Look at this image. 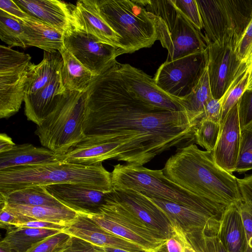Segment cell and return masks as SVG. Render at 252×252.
I'll use <instances>...</instances> for the list:
<instances>
[{
	"label": "cell",
	"instance_id": "9",
	"mask_svg": "<svg viewBox=\"0 0 252 252\" xmlns=\"http://www.w3.org/2000/svg\"><path fill=\"white\" fill-rule=\"evenodd\" d=\"M31 57L0 46V118L8 119L18 112L24 101L31 75Z\"/></svg>",
	"mask_w": 252,
	"mask_h": 252
},
{
	"label": "cell",
	"instance_id": "3",
	"mask_svg": "<svg viewBox=\"0 0 252 252\" xmlns=\"http://www.w3.org/2000/svg\"><path fill=\"white\" fill-rule=\"evenodd\" d=\"M74 184L104 192L113 191L111 173L102 163L83 165L62 161L0 170V196L35 186Z\"/></svg>",
	"mask_w": 252,
	"mask_h": 252
},
{
	"label": "cell",
	"instance_id": "46",
	"mask_svg": "<svg viewBox=\"0 0 252 252\" xmlns=\"http://www.w3.org/2000/svg\"><path fill=\"white\" fill-rule=\"evenodd\" d=\"M0 9L20 20H24L31 18L11 0H0Z\"/></svg>",
	"mask_w": 252,
	"mask_h": 252
},
{
	"label": "cell",
	"instance_id": "16",
	"mask_svg": "<svg viewBox=\"0 0 252 252\" xmlns=\"http://www.w3.org/2000/svg\"><path fill=\"white\" fill-rule=\"evenodd\" d=\"M241 139L238 102L228 112L220 123V130L212 151L216 163L226 171L235 172Z\"/></svg>",
	"mask_w": 252,
	"mask_h": 252
},
{
	"label": "cell",
	"instance_id": "37",
	"mask_svg": "<svg viewBox=\"0 0 252 252\" xmlns=\"http://www.w3.org/2000/svg\"><path fill=\"white\" fill-rule=\"evenodd\" d=\"M252 170V128L241 131L239 156L235 172L244 173Z\"/></svg>",
	"mask_w": 252,
	"mask_h": 252
},
{
	"label": "cell",
	"instance_id": "32",
	"mask_svg": "<svg viewBox=\"0 0 252 252\" xmlns=\"http://www.w3.org/2000/svg\"><path fill=\"white\" fill-rule=\"evenodd\" d=\"M212 97L207 67L192 92L181 99L186 111L196 125L204 112L206 104Z\"/></svg>",
	"mask_w": 252,
	"mask_h": 252
},
{
	"label": "cell",
	"instance_id": "49",
	"mask_svg": "<svg viewBox=\"0 0 252 252\" xmlns=\"http://www.w3.org/2000/svg\"><path fill=\"white\" fill-rule=\"evenodd\" d=\"M16 144L12 139L6 134L2 133L0 134V154L11 150Z\"/></svg>",
	"mask_w": 252,
	"mask_h": 252
},
{
	"label": "cell",
	"instance_id": "1",
	"mask_svg": "<svg viewBox=\"0 0 252 252\" xmlns=\"http://www.w3.org/2000/svg\"><path fill=\"white\" fill-rule=\"evenodd\" d=\"M117 63L94 77L86 90L82 141L115 144L117 160L137 165L195 142L196 124L188 113L143 100L127 88Z\"/></svg>",
	"mask_w": 252,
	"mask_h": 252
},
{
	"label": "cell",
	"instance_id": "8",
	"mask_svg": "<svg viewBox=\"0 0 252 252\" xmlns=\"http://www.w3.org/2000/svg\"><path fill=\"white\" fill-rule=\"evenodd\" d=\"M89 216L103 229L133 242L147 252H156L167 240L123 205L116 198L114 190L107 196L100 213Z\"/></svg>",
	"mask_w": 252,
	"mask_h": 252
},
{
	"label": "cell",
	"instance_id": "41",
	"mask_svg": "<svg viewBox=\"0 0 252 252\" xmlns=\"http://www.w3.org/2000/svg\"><path fill=\"white\" fill-rule=\"evenodd\" d=\"M239 59L244 63L252 62V18L235 47Z\"/></svg>",
	"mask_w": 252,
	"mask_h": 252
},
{
	"label": "cell",
	"instance_id": "14",
	"mask_svg": "<svg viewBox=\"0 0 252 252\" xmlns=\"http://www.w3.org/2000/svg\"><path fill=\"white\" fill-rule=\"evenodd\" d=\"M158 40L168 51L166 62L203 52L207 47L205 36L179 10L173 27Z\"/></svg>",
	"mask_w": 252,
	"mask_h": 252
},
{
	"label": "cell",
	"instance_id": "54",
	"mask_svg": "<svg viewBox=\"0 0 252 252\" xmlns=\"http://www.w3.org/2000/svg\"><path fill=\"white\" fill-rule=\"evenodd\" d=\"M0 252H10L8 250L0 247Z\"/></svg>",
	"mask_w": 252,
	"mask_h": 252
},
{
	"label": "cell",
	"instance_id": "36",
	"mask_svg": "<svg viewBox=\"0 0 252 252\" xmlns=\"http://www.w3.org/2000/svg\"><path fill=\"white\" fill-rule=\"evenodd\" d=\"M185 234L196 252H227L218 235L205 233Z\"/></svg>",
	"mask_w": 252,
	"mask_h": 252
},
{
	"label": "cell",
	"instance_id": "47",
	"mask_svg": "<svg viewBox=\"0 0 252 252\" xmlns=\"http://www.w3.org/2000/svg\"><path fill=\"white\" fill-rule=\"evenodd\" d=\"M66 226L60 225L52 222L33 220L29 222L18 223L14 225L16 228H33L40 229H51L63 230Z\"/></svg>",
	"mask_w": 252,
	"mask_h": 252
},
{
	"label": "cell",
	"instance_id": "26",
	"mask_svg": "<svg viewBox=\"0 0 252 252\" xmlns=\"http://www.w3.org/2000/svg\"><path fill=\"white\" fill-rule=\"evenodd\" d=\"M118 146L110 143L80 142L63 154L64 162L93 165L103 161L117 159Z\"/></svg>",
	"mask_w": 252,
	"mask_h": 252
},
{
	"label": "cell",
	"instance_id": "28",
	"mask_svg": "<svg viewBox=\"0 0 252 252\" xmlns=\"http://www.w3.org/2000/svg\"><path fill=\"white\" fill-rule=\"evenodd\" d=\"M63 62L60 69L61 94L86 91L95 77L65 47L60 52Z\"/></svg>",
	"mask_w": 252,
	"mask_h": 252
},
{
	"label": "cell",
	"instance_id": "20",
	"mask_svg": "<svg viewBox=\"0 0 252 252\" xmlns=\"http://www.w3.org/2000/svg\"><path fill=\"white\" fill-rule=\"evenodd\" d=\"M118 200L150 228L167 239L173 236L171 223L162 211L140 193L129 189L114 190Z\"/></svg>",
	"mask_w": 252,
	"mask_h": 252
},
{
	"label": "cell",
	"instance_id": "39",
	"mask_svg": "<svg viewBox=\"0 0 252 252\" xmlns=\"http://www.w3.org/2000/svg\"><path fill=\"white\" fill-rule=\"evenodd\" d=\"M177 8L198 31L203 29L202 23L196 0H173Z\"/></svg>",
	"mask_w": 252,
	"mask_h": 252
},
{
	"label": "cell",
	"instance_id": "17",
	"mask_svg": "<svg viewBox=\"0 0 252 252\" xmlns=\"http://www.w3.org/2000/svg\"><path fill=\"white\" fill-rule=\"evenodd\" d=\"M62 231L102 247L118 248L130 252H147L133 242L103 229L89 215L84 214L78 213Z\"/></svg>",
	"mask_w": 252,
	"mask_h": 252
},
{
	"label": "cell",
	"instance_id": "43",
	"mask_svg": "<svg viewBox=\"0 0 252 252\" xmlns=\"http://www.w3.org/2000/svg\"><path fill=\"white\" fill-rule=\"evenodd\" d=\"M62 252H105L103 247L94 245L80 238L71 236Z\"/></svg>",
	"mask_w": 252,
	"mask_h": 252
},
{
	"label": "cell",
	"instance_id": "50",
	"mask_svg": "<svg viewBox=\"0 0 252 252\" xmlns=\"http://www.w3.org/2000/svg\"><path fill=\"white\" fill-rule=\"evenodd\" d=\"M168 252H183L184 247L182 243L174 236L168 239L165 243Z\"/></svg>",
	"mask_w": 252,
	"mask_h": 252
},
{
	"label": "cell",
	"instance_id": "48",
	"mask_svg": "<svg viewBox=\"0 0 252 252\" xmlns=\"http://www.w3.org/2000/svg\"><path fill=\"white\" fill-rule=\"evenodd\" d=\"M19 223L18 219L6 210L0 209V226L1 228H4L7 231L14 228V225Z\"/></svg>",
	"mask_w": 252,
	"mask_h": 252
},
{
	"label": "cell",
	"instance_id": "35",
	"mask_svg": "<svg viewBox=\"0 0 252 252\" xmlns=\"http://www.w3.org/2000/svg\"><path fill=\"white\" fill-rule=\"evenodd\" d=\"M220 130V124L202 120L194 127L195 142L206 151L212 152L218 141Z\"/></svg>",
	"mask_w": 252,
	"mask_h": 252
},
{
	"label": "cell",
	"instance_id": "22",
	"mask_svg": "<svg viewBox=\"0 0 252 252\" xmlns=\"http://www.w3.org/2000/svg\"><path fill=\"white\" fill-rule=\"evenodd\" d=\"M61 91L60 69L42 89L33 94H25V114L27 120L37 126L41 125L55 109L62 94Z\"/></svg>",
	"mask_w": 252,
	"mask_h": 252
},
{
	"label": "cell",
	"instance_id": "40",
	"mask_svg": "<svg viewBox=\"0 0 252 252\" xmlns=\"http://www.w3.org/2000/svg\"><path fill=\"white\" fill-rule=\"evenodd\" d=\"M238 105L241 131L252 128V90L245 91Z\"/></svg>",
	"mask_w": 252,
	"mask_h": 252
},
{
	"label": "cell",
	"instance_id": "11",
	"mask_svg": "<svg viewBox=\"0 0 252 252\" xmlns=\"http://www.w3.org/2000/svg\"><path fill=\"white\" fill-rule=\"evenodd\" d=\"M63 40L65 48L94 76L113 66L120 55L117 47L72 26L64 33Z\"/></svg>",
	"mask_w": 252,
	"mask_h": 252
},
{
	"label": "cell",
	"instance_id": "38",
	"mask_svg": "<svg viewBox=\"0 0 252 252\" xmlns=\"http://www.w3.org/2000/svg\"><path fill=\"white\" fill-rule=\"evenodd\" d=\"M71 236L63 231L38 242L27 252H62Z\"/></svg>",
	"mask_w": 252,
	"mask_h": 252
},
{
	"label": "cell",
	"instance_id": "29",
	"mask_svg": "<svg viewBox=\"0 0 252 252\" xmlns=\"http://www.w3.org/2000/svg\"><path fill=\"white\" fill-rule=\"evenodd\" d=\"M62 230L33 228H16L7 231L0 247L10 252H27L38 242Z\"/></svg>",
	"mask_w": 252,
	"mask_h": 252
},
{
	"label": "cell",
	"instance_id": "2",
	"mask_svg": "<svg viewBox=\"0 0 252 252\" xmlns=\"http://www.w3.org/2000/svg\"><path fill=\"white\" fill-rule=\"evenodd\" d=\"M162 170L176 184L213 202L228 206L242 200L237 178L216 163L212 151L194 143L177 148Z\"/></svg>",
	"mask_w": 252,
	"mask_h": 252
},
{
	"label": "cell",
	"instance_id": "53",
	"mask_svg": "<svg viewBox=\"0 0 252 252\" xmlns=\"http://www.w3.org/2000/svg\"><path fill=\"white\" fill-rule=\"evenodd\" d=\"M156 252H168L165 246V243L162 246H161L159 249H158L156 251Z\"/></svg>",
	"mask_w": 252,
	"mask_h": 252
},
{
	"label": "cell",
	"instance_id": "27",
	"mask_svg": "<svg viewBox=\"0 0 252 252\" xmlns=\"http://www.w3.org/2000/svg\"><path fill=\"white\" fill-rule=\"evenodd\" d=\"M0 209H4L11 214H18L43 221L66 226L78 215V213L66 207H54L43 206H30L8 203L0 201Z\"/></svg>",
	"mask_w": 252,
	"mask_h": 252
},
{
	"label": "cell",
	"instance_id": "12",
	"mask_svg": "<svg viewBox=\"0 0 252 252\" xmlns=\"http://www.w3.org/2000/svg\"><path fill=\"white\" fill-rule=\"evenodd\" d=\"M207 70L213 97L221 98L244 62L235 52V46L206 42Z\"/></svg>",
	"mask_w": 252,
	"mask_h": 252
},
{
	"label": "cell",
	"instance_id": "51",
	"mask_svg": "<svg viewBox=\"0 0 252 252\" xmlns=\"http://www.w3.org/2000/svg\"><path fill=\"white\" fill-rule=\"evenodd\" d=\"M252 90V62L249 66V73L248 80V84L246 91H250Z\"/></svg>",
	"mask_w": 252,
	"mask_h": 252
},
{
	"label": "cell",
	"instance_id": "13",
	"mask_svg": "<svg viewBox=\"0 0 252 252\" xmlns=\"http://www.w3.org/2000/svg\"><path fill=\"white\" fill-rule=\"evenodd\" d=\"M120 75L127 88L146 102L158 108L174 111L187 112L181 99L160 89L153 78L129 64L117 63Z\"/></svg>",
	"mask_w": 252,
	"mask_h": 252
},
{
	"label": "cell",
	"instance_id": "25",
	"mask_svg": "<svg viewBox=\"0 0 252 252\" xmlns=\"http://www.w3.org/2000/svg\"><path fill=\"white\" fill-rule=\"evenodd\" d=\"M21 22L27 46H35L50 53H60L65 48L64 33L32 17Z\"/></svg>",
	"mask_w": 252,
	"mask_h": 252
},
{
	"label": "cell",
	"instance_id": "34",
	"mask_svg": "<svg viewBox=\"0 0 252 252\" xmlns=\"http://www.w3.org/2000/svg\"><path fill=\"white\" fill-rule=\"evenodd\" d=\"M0 38L10 47H27L21 20L0 10Z\"/></svg>",
	"mask_w": 252,
	"mask_h": 252
},
{
	"label": "cell",
	"instance_id": "30",
	"mask_svg": "<svg viewBox=\"0 0 252 252\" xmlns=\"http://www.w3.org/2000/svg\"><path fill=\"white\" fill-rule=\"evenodd\" d=\"M63 59L60 52L44 51L42 61L38 64L31 63V75L26 94L37 93L44 88L60 70Z\"/></svg>",
	"mask_w": 252,
	"mask_h": 252
},
{
	"label": "cell",
	"instance_id": "55",
	"mask_svg": "<svg viewBox=\"0 0 252 252\" xmlns=\"http://www.w3.org/2000/svg\"></svg>",
	"mask_w": 252,
	"mask_h": 252
},
{
	"label": "cell",
	"instance_id": "15",
	"mask_svg": "<svg viewBox=\"0 0 252 252\" xmlns=\"http://www.w3.org/2000/svg\"><path fill=\"white\" fill-rule=\"evenodd\" d=\"M146 197L162 211L171 225L179 226L185 233H205L208 235H218L221 217L168 201Z\"/></svg>",
	"mask_w": 252,
	"mask_h": 252
},
{
	"label": "cell",
	"instance_id": "33",
	"mask_svg": "<svg viewBox=\"0 0 252 252\" xmlns=\"http://www.w3.org/2000/svg\"><path fill=\"white\" fill-rule=\"evenodd\" d=\"M250 64L247 63L243 64L232 83L221 97L220 123L246 90Z\"/></svg>",
	"mask_w": 252,
	"mask_h": 252
},
{
	"label": "cell",
	"instance_id": "42",
	"mask_svg": "<svg viewBox=\"0 0 252 252\" xmlns=\"http://www.w3.org/2000/svg\"><path fill=\"white\" fill-rule=\"evenodd\" d=\"M239 208L246 235V252H252V209L242 200L239 202Z\"/></svg>",
	"mask_w": 252,
	"mask_h": 252
},
{
	"label": "cell",
	"instance_id": "21",
	"mask_svg": "<svg viewBox=\"0 0 252 252\" xmlns=\"http://www.w3.org/2000/svg\"><path fill=\"white\" fill-rule=\"evenodd\" d=\"M14 2L30 17L64 33L72 26L69 4L57 0H18Z\"/></svg>",
	"mask_w": 252,
	"mask_h": 252
},
{
	"label": "cell",
	"instance_id": "7",
	"mask_svg": "<svg viewBox=\"0 0 252 252\" xmlns=\"http://www.w3.org/2000/svg\"><path fill=\"white\" fill-rule=\"evenodd\" d=\"M206 42L234 46L252 18V0H196Z\"/></svg>",
	"mask_w": 252,
	"mask_h": 252
},
{
	"label": "cell",
	"instance_id": "5",
	"mask_svg": "<svg viewBox=\"0 0 252 252\" xmlns=\"http://www.w3.org/2000/svg\"><path fill=\"white\" fill-rule=\"evenodd\" d=\"M99 13L120 38V54L150 47L158 40L156 24L140 0H95Z\"/></svg>",
	"mask_w": 252,
	"mask_h": 252
},
{
	"label": "cell",
	"instance_id": "4",
	"mask_svg": "<svg viewBox=\"0 0 252 252\" xmlns=\"http://www.w3.org/2000/svg\"><path fill=\"white\" fill-rule=\"evenodd\" d=\"M113 190L129 189L151 198L168 201L210 215L221 217L225 206L192 193L168 179L161 170L131 164L114 166Z\"/></svg>",
	"mask_w": 252,
	"mask_h": 252
},
{
	"label": "cell",
	"instance_id": "19",
	"mask_svg": "<svg viewBox=\"0 0 252 252\" xmlns=\"http://www.w3.org/2000/svg\"><path fill=\"white\" fill-rule=\"evenodd\" d=\"M69 8L73 28L117 47L120 54V38L101 17L95 0H79Z\"/></svg>",
	"mask_w": 252,
	"mask_h": 252
},
{
	"label": "cell",
	"instance_id": "44",
	"mask_svg": "<svg viewBox=\"0 0 252 252\" xmlns=\"http://www.w3.org/2000/svg\"><path fill=\"white\" fill-rule=\"evenodd\" d=\"M222 98L211 97L206 104L204 112L198 123L202 120H208L220 124Z\"/></svg>",
	"mask_w": 252,
	"mask_h": 252
},
{
	"label": "cell",
	"instance_id": "10",
	"mask_svg": "<svg viewBox=\"0 0 252 252\" xmlns=\"http://www.w3.org/2000/svg\"><path fill=\"white\" fill-rule=\"evenodd\" d=\"M208 64L207 50L176 60L164 62L153 78L168 94L179 99L188 96L199 82Z\"/></svg>",
	"mask_w": 252,
	"mask_h": 252
},
{
	"label": "cell",
	"instance_id": "18",
	"mask_svg": "<svg viewBox=\"0 0 252 252\" xmlns=\"http://www.w3.org/2000/svg\"><path fill=\"white\" fill-rule=\"evenodd\" d=\"M45 187L50 194L66 207L78 213L88 215L100 213V208L110 193L74 184H55Z\"/></svg>",
	"mask_w": 252,
	"mask_h": 252
},
{
	"label": "cell",
	"instance_id": "31",
	"mask_svg": "<svg viewBox=\"0 0 252 252\" xmlns=\"http://www.w3.org/2000/svg\"><path fill=\"white\" fill-rule=\"evenodd\" d=\"M0 201L30 206L66 207L50 194L44 186L30 187L13 192L5 197L0 196Z\"/></svg>",
	"mask_w": 252,
	"mask_h": 252
},
{
	"label": "cell",
	"instance_id": "24",
	"mask_svg": "<svg viewBox=\"0 0 252 252\" xmlns=\"http://www.w3.org/2000/svg\"><path fill=\"white\" fill-rule=\"evenodd\" d=\"M239 202L227 206L220 220L218 235L227 252L246 251V238Z\"/></svg>",
	"mask_w": 252,
	"mask_h": 252
},
{
	"label": "cell",
	"instance_id": "6",
	"mask_svg": "<svg viewBox=\"0 0 252 252\" xmlns=\"http://www.w3.org/2000/svg\"><path fill=\"white\" fill-rule=\"evenodd\" d=\"M86 96V91L60 95L53 112L35 131L43 147L63 155L83 140Z\"/></svg>",
	"mask_w": 252,
	"mask_h": 252
},
{
	"label": "cell",
	"instance_id": "23",
	"mask_svg": "<svg viewBox=\"0 0 252 252\" xmlns=\"http://www.w3.org/2000/svg\"><path fill=\"white\" fill-rule=\"evenodd\" d=\"M63 155H57L45 147L29 143L16 145L10 151L0 154V170L20 166L61 161Z\"/></svg>",
	"mask_w": 252,
	"mask_h": 252
},
{
	"label": "cell",
	"instance_id": "45",
	"mask_svg": "<svg viewBox=\"0 0 252 252\" xmlns=\"http://www.w3.org/2000/svg\"><path fill=\"white\" fill-rule=\"evenodd\" d=\"M237 182L242 200L252 209V174L237 178Z\"/></svg>",
	"mask_w": 252,
	"mask_h": 252
},
{
	"label": "cell",
	"instance_id": "52",
	"mask_svg": "<svg viewBox=\"0 0 252 252\" xmlns=\"http://www.w3.org/2000/svg\"><path fill=\"white\" fill-rule=\"evenodd\" d=\"M105 252H130L123 249L111 247H103Z\"/></svg>",
	"mask_w": 252,
	"mask_h": 252
}]
</instances>
